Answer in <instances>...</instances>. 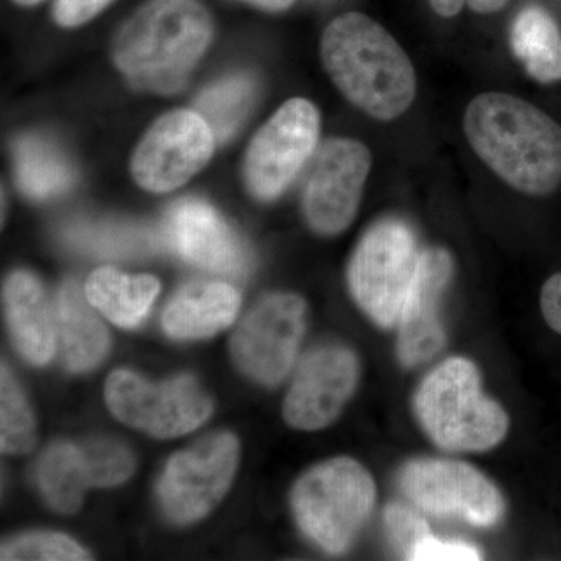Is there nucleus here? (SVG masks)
<instances>
[{
	"instance_id": "1",
	"label": "nucleus",
	"mask_w": 561,
	"mask_h": 561,
	"mask_svg": "<svg viewBox=\"0 0 561 561\" xmlns=\"http://www.w3.org/2000/svg\"><path fill=\"white\" fill-rule=\"evenodd\" d=\"M472 150L505 183L529 195H548L561 184V127L537 106L485 92L465 111Z\"/></svg>"
},
{
	"instance_id": "2",
	"label": "nucleus",
	"mask_w": 561,
	"mask_h": 561,
	"mask_svg": "<svg viewBox=\"0 0 561 561\" xmlns=\"http://www.w3.org/2000/svg\"><path fill=\"white\" fill-rule=\"evenodd\" d=\"M321 60L342 94L375 119H397L415 101L411 58L382 25L365 14H342L328 25Z\"/></svg>"
},
{
	"instance_id": "3",
	"label": "nucleus",
	"mask_w": 561,
	"mask_h": 561,
	"mask_svg": "<svg viewBox=\"0 0 561 561\" xmlns=\"http://www.w3.org/2000/svg\"><path fill=\"white\" fill-rule=\"evenodd\" d=\"M213 38L208 11L194 0H154L122 27L113 57L135 87L173 94Z\"/></svg>"
},
{
	"instance_id": "4",
	"label": "nucleus",
	"mask_w": 561,
	"mask_h": 561,
	"mask_svg": "<svg viewBox=\"0 0 561 561\" xmlns=\"http://www.w3.org/2000/svg\"><path fill=\"white\" fill-rule=\"evenodd\" d=\"M415 412L431 440L446 451H489L508 431L507 413L483 394L478 367L465 357L442 362L424 378Z\"/></svg>"
},
{
	"instance_id": "5",
	"label": "nucleus",
	"mask_w": 561,
	"mask_h": 561,
	"mask_svg": "<svg viewBox=\"0 0 561 561\" xmlns=\"http://www.w3.org/2000/svg\"><path fill=\"white\" fill-rule=\"evenodd\" d=\"M376 485L359 461L337 457L302 474L291 490L298 526L323 551L342 553L370 516Z\"/></svg>"
},
{
	"instance_id": "6",
	"label": "nucleus",
	"mask_w": 561,
	"mask_h": 561,
	"mask_svg": "<svg viewBox=\"0 0 561 561\" xmlns=\"http://www.w3.org/2000/svg\"><path fill=\"white\" fill-rule=\"evenodd\" d=\"M421 251L404 221L382 220L365 232L351 260L354 300L382 328H397L419 271Z\"/></svg>"
},
{
	"instance_id": "7",
	"label": "nucleus",
	"mask_w": 561,
	"mask_h": 561,
	"mask_svg": "<svg viewBox=\"0 0 561 561\" xmlns=\"http://www.w3.org/2000/svg\"><path fill=\"white\" fill-rule=\"evenodd\" d=\"M105 400L122 423L158 438L197 430L213 412V402L191 376L151 386L135 373L114 371L106 381Z\"/></svg>"
},
{
	"instance_id": "8",
	"label": "nucleus",
	"mask_w": 561,
	"mask_h": 561,
	"mask_svg": "<svg viewBox=\"0 0 561 561\" xmlns=\"http://www.w3.org/2000/svg\"><path fill=\"white\" fill-rule=\"evenodd\" d=\"M320 136L319 111L306 99L284 103L262 125L247 150V187L262 202L275 201L311 160Z\"/></svg>"
},
{
	"instance_id": "9",
	"label": "nucleus",
	"mask_w": 561,
	"mask_h": 561,
	"mask_svg": "<svg viewBox=\"0 0 561 561\" xmlns=\"http://www.w3.org/2000/svg\"><path fill=\"white\" fill-rule=\"evenodd\" d=\"M308 324V306L294 294L268 295L239 324L231 342L241 370L264 386L289 375Z\"/></svg>"
},
{
	"instance_id": "10",
	"label": "nucleus",
	"mask_w": 561,
	"mask_h": 561,
	"mask_svg": "<svg viewBox=\"0 0 561 561\" xmlns=\"http://www.w3.org/2000/svg\"><path fill=\"white\" fill-rule=\"evenodd\" d=\"M238 460L239 443L228 432L209 435L186 451L175 454L158 485L168 518L190 524L208 515L230 489Z\"/></svg>"
},
{
	"instance_id": "11",
	"label": "nucleus",
	"mask_w": 561,
	"mask_h": 561,
	"mask_svg": "<svg viewBox=\"0 0 561 561\" xmlns=\"http://www.w3.org/2000/svg\"><path fill=\"white\" fill-rule=\"evenodd\" d=\"M402 493L421 511L456 516L478 527H493L504 516L500 490L463 461L421 459L400 472Z\"/></svg>"
},
{
	"instance_id": "12",
	"label": "nucleus",
	"mask_w": 561,
	"mask_h": 561,
	"mask_svg": "<svg viewBox=\"0 0 561 561\" xmlns=\"http://www.w3.org/2000/svg\"><path fill=\"white\" fill-rule=\"evenodd\" d=\"M371 154L359 140L334 138L313 158L302 186V213L313 231L339 234L356 217Z\"/></svg>"
},
{
	"instance_id": "13",
	"label": "nucleus",
	"mask_w": 561,
	"mask_h": 561,
	"mask_svg": "<svg viewBox=\"0 0 561 561\" xmlns=\"http://www.w3.org/2000/svg\"><path fill=\"white\" fill-rule=\"evenodd\" d=\"M208 122L197 111L176 110L151 125L131 160V173L140 187L169 192L201 172L214 151Z\"/></svg>"
},
{
	"instance_id": "14",
	"label": "nucleus",
	"mask_w": 561,
	"mask_h": 561,
	"mask_svg": "<svg viewBox=\"0 0 561 561\" xmlns=\"http://www.w3.org/2000/svg\"><path fill=\"white\" fill-rule=\"evenodd\" d=\"M359 381L356 354L321 346L301 360L284 401V420L295 430L319 431L341 415Z\"/></svg>"
},
{
	"instance_id": "15",
	"label": "nucleus",
	"mask_w": 561,
	"mask_h": 561,
	"mask_svg": "<svg viewBox=\"0 0 561 561\" xmlns=\"http://www.w3.org/2000/svg\"><path fill=\"white\" fill-rule=\"evenodd\" d=\"M453 273L454 262L448 251L423 250L415 280L397 327L398 357L404 367L426 364L445 346L440 305Z\"/></svg>"
},
{
	"instance_id": "16",
	"label": "nucleus",
	"mask_w": 561,
	"mask_h": 561,
	"mask_svg": "<svg viewBox=\"0 0 561 561\" xmlns=\"http://www.w3.org/2000/svg\"><path fill=\"white\" fill-rule=\"evenodd\" d=\"M165 238L183 260L224 275H242L249 254L208 203L184 198L165 217Z\"/></svg>"
},
{
	"instance_id": "17",
	"label": "nucleus",
	"mask_w": 561,
	"mask_h": 561,
	"mask_svg": "<svg viewBox=\"0 0 561 561\" xmlns=\"http://www.w3.org/2000/svg\"><path fill=\"white\" fill-rule=\"evenodd\" d=\"M3 297L18 350L32 364H47L55 354L57 317L46 290L32 273L16 272L7 280Z\"/></svg>"
},
{
	"instance_id": "18",
	"label": "nucleus",
	"mask_w": 561,
	"mask_h": 561,
	"mask_svg": "<svg viewBox=\"0 0 561 561\" xmlns=\"http://www.w3.org/2000/svg\"><path fill=\"white\" fill-rule=\"evenodd\" d=\"M241 306V295L230 284L210 280L181 289L162 316V327L173 339H205L230 327Z\"/></svg>"
},
{
	"instance_id": "19",
	"label": "nucleus",
	"mask_w": 561,
	"mask_h": 561,
	"mask_svg": "<svg viewBox=\"0 0 561 561\" xmlns=\"http://www.w3.org/2000/svg\"><path fill=\"white\" fill-rule=\"evenodd\" d=\"M88 301L76 283H66L58 294L57 339L62 360L72 371L91 370L108 351V332Z\"/></svg>"
},
{
	"instance_id": "20",
	"label": "nucleus",
	"mask_w": 561,
	"mask_h": 561,
	"mask_svg": "<svg viewBox=\"0 0 561 561\" xmlns=\"http://www.w3.org/2000/svg\"><path fill=\"white\" fill-rule=\"evenodd\" d=\"M84 291L106 319L130 330L146 319L160 283L153 276H130L114 268H101L88 278Z\"/></svg>"
},
{
	"instance_id": "21",
	"label": "nucleus",
	"mask_w": 561,
	"mask_h": 561,
	"mask_svg": "<svg viewBox=\"0 0 561 561\" xmlns=\"http://www.w3.org/2000/svg\"><path fill=\"white\" fill-rule=\"evenodd\" d=\"M511 43L531 79L546 84L561 80V33L549 11L526 7L513 21Z\"/></svg>"
},
{
	"instance_id": "22",
	"label": "nucleus",
	"mask_w": 561,
	"mask_h": 561,
	"mask_svg": "<svg viewBox=\"0 0 561 561\" xmlns=\"http://www.w3.org/2000/svg\"><path fill=\"white\" fill-rule=\"evenodd\" d=\"M38 483L55 511H79L84 491L91 485L90 470L81 445L55 443L41 457Z\"/></svg>"
},
{
	"instance_id": "23",
	"label": "nucleus",
	"mask_w": 561,
	"mask_h": 561,
	"mask_svg": "<svg viewBox=\"0 0 561 561\" xmlns=\"http://www.w3.org/2000/svg\"><path fill=\"white\" fill-rule=\"evenodd\" d=\"M13 154L18 186L28 197H54L72 183L69 161L49 140L25 136L14 144Z\"/></svg>"
},
{
	"instance_id": "24",
	"label": "nucleus",
	"mask_w": 561,
	"mask_h": 561,
	"mask_svg": "<svg viewBox=\"0 0 561 561\" xmlns=\"http://www.w3.org/2000/svg\"><path fill=\"white\" fill-rule=\"evenodd\" d=\"M65 234L70 245L98 256H144L158 247L157 236L147 228L110 221H79L66 228Z\"/></svg>"
},
{
	"instance_id": "25",
	"label": "nucleus",
	"mask_w": 561,
	"mask_h": 561,
	"mask_svg": "<svg viewBox=\"0 0 561 561\" xmlns=\"http://www.w3.org/2000/svg\"><path fill=\"white\" fill-rule=\"evenodd\" d=\"M253 98V80L243 76L231 77L203 91L195 108L208 122L216 140H227L249 113Z\"/></svg>"
},
{
	"instance_id": "26",
	"label": "nucleus",
	"mask_w": 561,
	"mask_h": 561,
	"mask_svg": "<svg viewBox=\"0 0 561 561\" xmlns=\"http://www.w3.org/2000/svg\"><path fill=\"white\" fill-rule=\"evenodd\" d=\"M0 446L3 453L25 454L35 445V420L24 394L7 365L0 381Z\"/></svg>"
},
{
	"instance_id": "27",
	"label": "nucleus",
	"mask_w": 561,
	"mask_h": 561,
	"mask_svg": "<svg viewBox=\"0 0 561 561\" xmlns=\"http://www.w3.org/2000/svg\"><path fill=\"white\" fill-rule=\"evenodd\" d=\"M0 559L11 560H90V553L61 534H31L2 546Z\"/></svg>"
},
{
	"instance_id": "28",
	"label": "nucleus",
	"mask_w": 561,
	"mask_h": 561,
	"mask_svg": "<svg viewBox=\"0 0 561 561\" xmlns=\"http://www.w3.org/2000/svg\"><path fill=\"white\" fill-rule=\"evenodd\" d=\"M92 486H113L127 481L135 470L133 456L125 446L110 440L83 443Z\"/></svg>"
},
{
	"instance_id": "29",
	"label": "nucleus",
	"mask_w": 561,
	"mask_h": 561,
	"mask_svg": "<svg viewBox=\"0 0 561 561\" xmlns=\"http://www.w3.org/2000/svg\"><path fill=\"white\" fill-rule=\"evenodd\" d=\"M386 527L405 559H411L413 549L431 535L426 522L400 504H390L386 508Z\"/></svg>"
},
{
	"instance_id": "30",
	"label": "nucleus",
	"mask_w": 561,
	"mask_h": 561,
	"mask_svg": "<svg viewBox=\"0 0 561 561\" xmlns=\"http://www.w3.org/2000/svg\"><path fill=\"white\" fill-rule=\"evenodd\" d=\"M482 556L474 546L461 541H442L437 538H424L413 549L411 559L415 561H474L481 560Z\"/></svg>"
},
{
	"instance_id": "31",
	"label": "nucleus",
	"mask_w": 561,
	"mask_h": 561,
	"mask_svg": "<svg viewBox=\"0 0 561 561\" xmlns=\"http://www.w3.org/2000/svg\"><path fill=\"white\" fill-rule=\"evenodd\" d=\"M111 0H57L54 9L55 21L62 27H76L101 13Z\"/></svg>"
},
{
	"instance_id": "32",
	"label": "nucleus",
	"mask_w": 561,
	"mask_h": 561,
	"mask_svg": "<svg viewBox=\"0 0 561 561\" xmlns=\"http://www.w3.org/2000/svg\"><path fill=\"white\" fill-rule=\"evenodd\" d=\"M541 311L546 323L561 334V273L551 276L542 286Z\"/></svg>"
},
{
	"instance_id": "33",
	"label": "nucleus",
	"mask_w": 561,
	"mask_h": 561,
	"mask_svg": "<svg viewBox=\"0 0 561 561\" xmlns=\"http://www.w3.org/2000/svg\"><path fill=\"white\" fill-rule=\"evenodd\" d=\"M431 9L443 18H453L459 14L467 0H427Z\"/></svg>"
},
{
	"instance_id": "34",
	"label": "nucleus",
	"mask_w": 561,
	"mask_h": 561,
	"mask_svg": "<svg viewBox=\"0 0 561 561\" xmlns=\"http://www.w3.org/2000/svg\"><path fill=\"white\" fill-rule=\"evenodd\" d=\"M511 0H467L468 5L476 13L491 14L504 9Z\"/></svg>"
},
{
	"instance_id": "35",
	"label": "nucleus",
	"mask_w": 561,
	"mask_h": 561,
	"mask_svg": "<svg viewBox=\"0 0 561 561\" xmlns=\"http://www.w3.org/2000/svg\"><path fill=\"white\" fill-rule=\"evenodd\" d=\"M245 2L253 3L262 10L283 11L289 9L295 0H245Z\"/></svg>"
},
{
	"instance_id": "36",
	"label": "nucleus",
	"mask_w": 561,
	"mask_h": 561,
	"mask_svg": "<svg viewBox=\"0 0 561 561\" xmlns=\"http://www.w3.org/2000/svg\"><path fill=\"white\" fill-rule=\"evenodd\" d=\"M21 5H35V3L41 2V0H16Z\"/></svg>"
}]
</instances>
